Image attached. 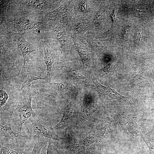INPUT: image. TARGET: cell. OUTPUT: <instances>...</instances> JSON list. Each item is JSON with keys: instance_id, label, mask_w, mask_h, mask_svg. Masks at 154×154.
<instances>
[{"instance_id": "1", "label": "cell", "mask_w": 154, "mask_h": 154, "mask_svg": "<svg viewBox=\"0 0 154 154\" xmlns=\"http://www.w3.org/2000/svg\"><path fill=\"white\" fill-rule=\"evenodd\" d=\"M37 94L50 96L49 95L39 93L31 87L20 90L17 105L11 113L13 124L19 131H21L23 124L29 118L35 116V113L32 108L31 102L33 97Z\"/></svg>"}, {"instance_id": "2", "label": "cell", "mask_w": 154, "mask_h": 154, "mask_svg": "<svg viewBox=\"0 0 154 154\" xmlns=\"http://www.w3.org/2000/svg\"><path fill=\"white\" fill-rule=\"evenodd\" d=\"M27 129L28 133L31 135L45 137L55 141L60 139L50 125L41 121H35L28 124Z\"/></svg>"}, {"instance_id": "3", "label": "cell", "mask_w": 154, "mask_h": 154, "mask_svg": "<svg viewBox=\"0 0 154 154\" xmlns=\"http://www.w3.org/2000/svg\"><path fill=\"white\" fill-rule=\"evenodd\" d=\"M90 77L93 83L91 84V86L98 92L103 100H116L120 102H129L133 100L131 98L119 94L114 89L112 88L109 86L105 87L101 84L93 75L91 76Z\"/></svg>"}, {"instance_id": "4", "label": "cell", "mask_w": 154, "mask_h": 154, "mask_svg": "<svg viewBox=\"0 0 154 154\" xmlns=\"http://www.w3.org/2000/svg\"><path fill=\"white\" fill-rule=\"evenodd\" d=\"M9 33L11 37L17 44L23 55V64L21 71V75L23 76L29 61V55L32 52L38 50V48L27 41L19 34L11 31H9Z\"/></svg>"}, {"instance_id": "5", "label": "cell", "mask_w": 154, "mask_h": 154, "mask_svg": "<svg viewBox=\"0 0 154 154\" xmlns=\"http://www.w3.org/2000/svg\"><path fill=\"white\" fill-rule=\"evenodd\" d=\"M11 23L19 30L29 31L36 34L39 33L44 26L42 21H34L24 18H15L11 21Z\"/></svg>"}, {"instance_id": "6", "label": "cell", "mask_w": 154, "mask_h": 154, "mask_svg": "<svg viewBox=\"0 0 154 154\" xmlns=\"http://www.w3.org/2000/svg\"><path fill=\"white\" fill-rule=\"evenodd\" d=\"M70 8L68 4L62 5L55 10L44 15L41 21H53L62 23H66L69 20Z\"/></svg>"}, {"instance_id": "7", "label": "cell", "mask_w": 154, "mask_h": 154, "mask_svg": "<svg viewBox=\"0 0 154 154\" xmlns=\"http://www.w3.org/2000/svg\"><path fill=\"white\" fill-rule=\"evenodd\" d=\"M93 96L90 95H86L81 104L80 111L79 115V119L80 125L85 120L95 111L98 109Z\"/></svg>"}, {"instance_id": "8", "label": "cell", "mask_w": 154, "mask_h": 154, "mask_svg": "<svg viewBox=\"0 0 154 154\" xmlns=\"http://www.w3.org/2000/svg\"><path fill=\"white\" fill-rule=\"evenodd\" d=\"M60 65V68L74 82L83 86H91L88 80L76 68L64 62Z\"/></svg>"}, {"instance_id": "9", "label": "cell", "mask_w": 154, "mask_h": 154, "mask_svg": "<svg viewBox=\"0 0 154 154\" xmlns=\"http://www.w3.org/2000/svg\"><path fill=\"white\" fill-rule=\"evenodd\" d=\"M50 84L52 88L61 96L75 97L78 93V89L76 86L66 81L58 83L52 81Z\"/></svg>"}, {"instance_id": "10", "label": "cell", "mask_w": 154, "mask_h": 154, "mask_svg": "<svg viewBox=\"0 0 154 154\" xmlns=\"http://www.w3.org/2000/svg\"><path fill=\"white\" fill-rule=\"evenodd\" d=\"M74 107V103L71 102L64 108L62 117L55 126L56 129H62L69 125L72 121Z\"/></svg>"}, {"instance_id": "11", "label": "cell", "mask_w": 154, "mask_h": 154, "mask_svg": "<svg viewBox=\"0 0 154 154\" xmlns=\"http://www.w3.org/2000/svg\"><path fill=\"white\" fill-rule=\"evenodd\" d=\"M54 1L50 0H17L15 3L26 5L33 9L44 11L52 5Z\"/></svg>"}, {"instance_id": "12", "label": "cell", "mask_w": 154, "mask_h": 154, "mask_svg": "<svg viewBox=\"0 0 154 154\" xmlns=\"http://www.w3.org/2000/svg\"><path fill=\"white\" fill-rule=\"evenodd\" d=\"M0 136L8 137L14 141H26L30 139L29 137L14 131L11 127L7 125L0 124Z\"/></svg>"}, {"instance_id": "13", "label": "cell", "mask_w": 154, "mask_h": 154, "mask_svg": "<svg viewBox=\"0 0 154 154\" xmlns=\"http://www.w3.org/2000/svg\"><path fill=\"white\" fill-rule=\"evenodd\" d=\"M44 52V62L46 65L47 73L44 77L45 81L48 83L51 82L50 78V72L52 66L54 62V57L53 53L48 47L45 42L42 44Z\"/></svg>"}, {"instance_id": "14", "label": "cell", "mask_w": 154, "mask_h": 154, "mask_svg": "<svg viewBox=\"0 0 154 154\" xmlns=\"http://www.w3.org/2000/svg\"><path fill=\"white\" fill-rule=\"evenodd\" d=\"M93 148L85 145H70L67 147L65 154H94Z\"/></svg>"}, {"instance_id": "15", "label": "cell", "mask_w": 154, "mask_h": 154, "mask_svg": "<svg viewBox=\"0 0 154 154\" xmlns=\"http://www.w3.org/2000/svg\"><path fill=\"white\" fill-rule=\"evenodd\" d=\"M143 71L141 70L131 80L126 87V89L129 91H134L141 88L142 84L145 79Z\"/></svg>"}, {"instance_id": "16", "label": "cell", "mask_w": 154, "mask_h": 154, "mask_svg": "<svg viewBox=\"0 0 154 154\" xmlns=\"http://www.w3.org/2000/svg\"><path fill=\"white\" fill-rule=\"evenodd\" d=\"M76 141L71 145H82L90 146L93 143L100 141V140L92 135L86 133L79 136Z\"/></svg>"}, {"instance_id": "17", "label": "cell", "mask_w": 154, "mask_h": 154, "mask_svg": "<svg viewBox=\"0 0 154 154\" xmlns=\"http://www.w3.org/2000/svg\"><path fill=\"white\" fill-rule=\"evenodd\" d=\"M76 48L81 58L84 67L86 69L89 68L91 66V53L88 50L78 46H76Z\"/></svg>"}, {"instance_id": "18", "label": "cell", "mask_w": 154, "mask_h": 154, "mask_svg": "<svg viewBox=\"0 0 154 154\" xmlns=\"http://www.w3.org/2000/svg\"><path fill=\"white\" fill-rule=\"evenodd\" d=\"M56 38L62 46L61 53L67 51L68 48V40L65 35L61 32H59L57 35Z\"/></svg>"}, {"instance_id": "19", "label": "cell", "mask_w": 154, "mask_h": 154, "mask_svg": "<svg viewBox=\"0 0 154 154\" xmlns=\"http://www.w3.org/2000/svg\"><path fill=\"white\" fill-rule=\"evenodd\" d=\"M96 69V70H95L96 71L103 76H110L113 75L114 73V66L113 64L110 63L102 68Z\"/></svg>"}, {"instance_id": "20", "label": "cell", "mask_w": 154, "mask_h": 154, "mask_svg": "<svg viewBox=\"0 0 154 154\" xmlns=\"http://www.w3.org/2000/svg\"><path fill=\"white\" fill-rule=\"evenodd\" d=\"M45 80V78L42 77L40 76H35L31 74H28L26 80L21 84L20 90L24 88H27L30 87L31 82L35 80Z\"/></svg>"}, {"instance_id": "21", "label": "cell", "mask_w": 154, "mask_h": 154, "mask_svg": "<svg viewBox=\"0 0 154 154\" xmlns=\"http://www.w3.org/2000/svg\"><path fill=\"white\" fill-rule=\"evenodd\" d=\"M45 144V141L43 140H38L35 143L32 152L29 154H40L41 150Z\"/></svg>"}, {"instance_id": "22", "label": "cell", "mask_w": 154, "mask_h": 154, "mask_svg": "<svg viewBox=\"0 0 154 154\" xmlns=\"http://www.w3.org/2000/svg\"><path fill=\"white\" fill-rule=\"evenodd\" d=\"M10 77L6 68L0 64V84L3 83L5 81H9Z\"/></svg>"}, {"instance_id": "23", "label": "cell", "mask_w": 154, "mask_h": 154, "mask_svg": "<svg viewBox=\"0 0 154 154\" xmlns=\"http://www.w3.org/2000/svg\"><path fill=\"white\" fill-rule=\"evenodd\" d=\"M0 154H27L23 151H17L8 148L0 145Z\"/></svg>"}, {"instance_id": "24", "label": "cell", "mask_w": 154, "mask_h": 154, "mask_svg": "<svg viewBox=\"0 0 154 154\" xmlns=\"http://www.w3.org/2000/svg\"><path fill=\"white\" fill-rule=\"evenodd\" d=\"M10 97L8 96V94L5 91L3 88L0 90V106L1 108L6 103L8 98Z\"/></svg>"}, {"instance_id": "25", "label": "cell", "mask_w": 154, "mask_h": 154, "mask_svg": "<svg viewBox=\"0 0 154 154\" xmlns=\"http://www.w3.org/2000/svg\"><path fill=\"white\" fill-rule=\"evenodd\" d=\"M46 151V154H60L54 144L51 141L48 142Z\"/></svg>"}, {"instance_id": "26", "label": "cell", "mask_w": 154, "mask_h": 154, "mask_svg": "<svg viewBox=\"0 0 154 154\" xmlns=\"http://www.w3.org/2000/svg\"><path fill=\"white\" fill-rule=\"evenodd\" d=\"M103 11L100 10L98 11L96 15L94 20L95 25L97 26L99 24L100 21L102 20L103 17Z\"/></svg>"}, {"instance_id": "27", "label": "cell", "mask_w": 154, "mask_h": 154, "mask_svg": "<svg viewBox=\"0 0 154 154\" xmlns=\"http://www.w3.org/2000/svg\"><path fill=\"white\" fill-rule=\"evenodd\" d=\"M79 7L81 10L84 12H88L89 10L88 3L85 1H82L80 3Z\"/></svg>"}, {"instance_id": "28", "label": "cell", "mask_w": 154, "mask_h": 154, "mask_svg": "<svg viewBox=\"0 0 154 154\" xmlns=\"http://www.w3.org/2000/svg\"><path fill=\"white\" fill-rule=\"evenodd\" d=\"M130 26L129 25H126L124 28L122 32V36L123 38L125 39L127 38Z\"/></svg>"}, {"instance_id": "29", "label": "cell", "mask_w": 154, "mask_h": 154, "mask_svg": "<svg viewBox=\"0 0 154 154\" xmlns=\"http://www.w3.org/2000/svg\"><path fill=\"white\" fill-rule=\"evenodd\" d=\"M7 51V48L3 45L0 41V52L1 55H5Z\"/></svg>"}, {"instance_id": "30", "label": "cell", "mask_w": 154, "mask_h": 154, "mask_svg": "<svg viewBox=\"0 0 154 154\" xmlns=\"http://www.w3.org/2000/svg\"><path fill=\"white\" fill-rule=\"evenodd\" d=\"M112 19L113 21V24L115 23L116 19V13L115 10H114L110 16Z\"/></svg>"}, {"instance_id": "31", "label": "cell", "mask_w": 154, "mask_h": 154, "mask_svg": "<svg viewBox=\"0 0 154 154\" xmlns=\"http://www.w3.org/2000/svg\"><path fill=\"white\" fill-rule=\"evenodd\" d=\"M86 25L84 23L80 24L77 26V30L79 32H82L86 29Z\"/></svg>"}, {"instance_id": "32", "label": "cell", "mask_w": 154, "mask_h": 154, "mask_svg": "<svg viewBox=\"0 0 154 154\" xmlns=\"http://www.w3.org/2000/svg\"><path fill=\"white\" fill-rule=\"evenodd\" d=\"M94 154H97V153H94Z\"/></svg>"}]
</instances>
